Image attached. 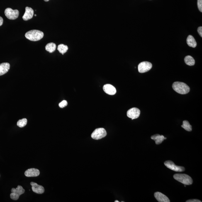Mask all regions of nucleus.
<instances>
[{
    "instance_id": "nucleus-30",
    "label": "nucleus",
    "mask_w": 202,
    "mask_h": 202,
    "mask_svg": "<svg viewBox=\"0 0 202 202\" xmlns=\"http://www.w3.org/2000/svg\"><path fill=\"white\" fill-rule=\"evenodd\" d=\"M35 16H36V14H35Z\"/></svg>"
},
{
    "instance_id": "nucleus-4",
    "label": "nucleus",
    "mask_w": 202,
    "mask_h": 202,
    "mask_svg": "<svg viewBox=\"0 0 202 202\" xmlns=\"http://www.w3.org/2000/svg\"><path fill=\"white\" fill-rule=\"evenodd\" d=\"M11 191L12 193L10 194V197L13 200H17L21 195L25 193V190L23 187L18 185L16 188H12Z\"/></svg>"
},
{
    "instance_id": "nucleus-7",
    "label": "nucleus",
    "mask_w": 202,
    "mask_h": 202,
    "mask_svg": "<svg viewBox=\"0 0 202 202\" xmlns=\"http://www.w3.org/2000/svg\"><path fill=\"white\" fill-rule=\"evenodd\" d=\"M164 165L168 169L171 170L176 172H181L185 170L184 167L181 166H178L175 164L173 161H167L164 162Z\"/></svg>"
},
{
    "instance_id": "nucleus-15",
    "label": "nucleus",
    "mask_w": 202,
    "mask_h": 202,
    "mask_svg": "<svg viewBox=\"0 0 202 202\" xmlns=\"http://www.w3.org/2000/svg\"><path fill=\"white\" fill-rule=\"evenodd\" d=\"M10 67V64L8 63H3L0 64V76L3 75L7 73Z\"/></svg>"
},
{
    "instance_id": "nucleus-11",
    "label": "nucleus",
    "mask_w": 202,
    "mask_h": 202,
    "mask_svg": "<svg viewBox=\"0 0 202 202\" xmlns=\"http://www.w3.org/2000/svg\"><path fill=\"white\" fill-rule=\"evenodd\" d=\"M103 90L106 94L110 95H115L116 93V88L111 84L105 85L103 86Z\"/></svg>"
},
{
    "instance_id": "nucleus-28",
    "label": "nucleus",
    "mask_w": 202,
    "mask_h": 202,
    "mask_svg": "<svg viewBox=\"0 0 202 202\" xmlns=\"http://www.w3.org/2000/svg\"><path fill=\"white\" fill-rule=\"evenodd\" d=\"M45 2H48V1H50V0H44Z\"/></svg>"
},
{
    "instance_id": "nucleus-16",
    "label": "nucleus",
    "mask_w": 202,
    "mask_h": 202,
    "mask_svg": "<svg viewBox=\"0 0 202 202\" xmlns=\"http://www.w3.org/2000/svg\"><path fill=\"white\" fill-rule=\"evenodd\" d=\"M151 139L155 141L157 145H159L162 143L164 140L167 139L166 137H164V135H160L159 134H156V135L152 136L151 137Z\"/></svg>"
},
{
    "instance_id": "nucleus-5",
    "label": "nucleus",
    "mask_w": 202,
    "mask_h": 202,
    "mask_svg": "<svg viewBox=\"0 0 202 202\" xmlns=\"http://www.w3.org/2000/svg\"><path fill=\"white\" fill-rule=\"evenodd\" d=\"M107 135V132L104 128H98L96 129L92 134H91V137L94 140H99L104 138Z\"/></svg>"
},
{
    "instance_id": "nucleus-26",
    "label": "nucleus",
    "mask_w": 202,
    "mask_h": 202,
    "mask_svg": "<svg viewBox=\"0 0 202 202\" xmlns=\"http://www.w3.org/2000/svg\"><path fill=\"white\" fill-rule=\"evenodd\" d=\"M186 202H201V201L199 200L196 199H192L188 200L186 201Z\"/></svg>"
},
{
    "instance_id": "nucleus-8",
    "label": "nucleus",
    "mask_w": 202,
    "mask_h": 202,
    "mask_svg": "<svg viewBox=\"0 0 202 202\" xmlns=\"http://www.w3.org/2000/svg\"><path fill=\"white\" fill-rule=\"evenodd\" d=\"M152 65L148 62H143L139 64L138 69L139 72L144 73L148 72L151 69Z\"/></svg>"
},
{
    "instance_id": "nucleus-14",
    "label": "nucleus",
    "mask_w": 202,
    "mask_h": 202,
    "mask_svg": "<svg viewBox=\"0 0 202 202\" xmlns=\"http://www.w3.org/2000/svg\"><path fill=\"white\" fill-rule=\"evenodd\" d=\"M154 196L157 201L159 202H170V200L165 195L162 193L156 192L154 193Z\"/></svg>"
},
{
    "instance_id": "nucleus-9",
    "label": "nucleus",
    "mask_w": 202,
    "mask_h": 202,
    "mask_svg": "<svg viewBox=\"0 0 202 202\" xmlns=\"http://www.w3.org/2000/svg\"><path fill=\"white\" fill-rule=\"evenodd\" d=\"M140 114V110L139 109L133 108L130 109L127 112V116L132 120L139 118Z\"/></svg>"
},
{
    "instance_id": "nucleus-20",
    "label": "nucleus",
    "mask_w": 202,
    "mask_h": 202,
    "mask_svg": "<svg viewBox=\"0 0 202 202\" xmlns=\"http://www.w3.org/2000/svg\"><path fill=\"white\" fill-rule=\"evenodd\" d=\"M57 50L60 53L63 55L64 54L67 52L68 50V47L67 45H64L63 44H61L59 45L58 46Z\"/></svg>"
},
{
    "instance_id": "nucleus-27",
    "label": "nucleus",
    "mask_w": 202,
    "mask_h": 202,
    "mask_svg": "<svg viewBox=\"0 0 202 202\" xmlns=\"http://www.w3.org/2000/svg\"><path fill=\"white\" fill-rule=\"evenodd\" d=\"M3 19L0 16V26H1L3 25Z\"/></svg>"
},
{
    "instance_id": "nucleus-1",
    "label": "nucleus",
    "mask_w": 202,
    "mask_h": 202,
    "mask_svg": "<svg viewBox=\"0 0 202 202\" xmlns=\"http://www.w3.org/2000/svg\"><path fill=\"white\" fill-rule=\"evenodd\" d=\"M25 36L28 40L32 41H38L43 38L44 34L40 30H33L27 32Z\"/></svg>"
},
{
    "instance_id": "nucleus-2",
    "label": "nucleus",
    "mask_w": 202,
    "mask_h": 202,
    "mask_svg": "<svg viewBox=\"0 0 202 202\" xmlns=\"http://www.w3.org/2000/svg\"><path fill=\"white\" fill-rule=\"evenodd\" d=\"M172 86L174 90L180 94H185L189 93L190 91L189 86L183 82H175Z\"/></svg>"
},
{
    "instance_id": "nucleus-19",
    "label": "nucleus",
    "mask_w": 202,
    "mask_h": 202,
    "mask_svg": "<svg viewBox=\"0 0 202 202\" xmlns=\"http://www.w3.org/2000/svg\"><path fill=\"white\" fill-rule=\"evenodd\" d=\"M185 62L187 65L190 66L194 65L195 61L194 59L191 56L188 55L185 57Z\"/></svg>"
},
{
    "instance_id": "nucleus-17",
    "label": "nucleus",
    "mask_w": 202,
    "mask_h": 202,
    "mask_svg": "<svg viewBox=\"0 0 202 202\" xmlns=\"http://www.w3.org/2000/svg\"><path fill=\"white\" fill-rule=\"evenodd\" d=\"M187 43L189 46L192 48H196L197 45L196 40L191 35L188 36L187 39Z\"/></svg>"
},
{
    "instance_id": "nucleus-18",
    "label": "nucleus",
    "mask_w": 202,
    "mask_h": 202,
    "mask_svg": "<svg viewBox=\"0 0 202 202\" xmlns=\"http://www.w3.org/2000/svg\"><path fill=\"white\" fill-rule=\"evenodd\" d=\"M56 48V45L54 43L48 44L45 47L46 50L50 53L54 52Z\"/></svg>"
},
{
    "instance_id": "nucleus-23",
    "label": "nucleus",
    "mask_w": 202,
    "mask_h": 202,
    "mask_svg": "<svg viewBox=\"0 0 202 202\" xmlns=\"http://www.w3.org/2000/svg\"><path fill=\"white\" fill-rule=\"evenodd\" d=\"M67 102L66 101H63L59 104V106L60 108H63L67 105Z\"/></svg>"
},
{
    "instance_id": "nucleus-3",
    "label": "nucleus",
    "mask_w": 202,
    "mask_h": 202,
    "mask_svg": "<svg viewBox=\"0 0 202 202\" xmlns=\"http://www.w3.org/2000/svg\"><path fill=\"white\" fill-rule=\"evenodd\" d=\"M175 179L185 185H189L192 184L193 180L187 174H176L173 176Z\"/></svg>"
},
{
    "instance_id": "nucleus-22",
    "label": "nucleus",
    "mask_w": 202,
    "mask_h": 202,
    "mask_svg": "<svg viewBox=\"0 0 202 202\" xmlns=\"http://www.w3.org/2000/svg\"><path fill=\"white\" fill-rule=\"evenodd\" d=\"M27 122L28 120L26 118H23L18 120L17 123V125L20 128H23L26 125Z\"/></svg>"
},
{
    "instance_id": "nucleus-29",
    "label": "nucleus",
    "mask_w": 202,
    "mask_h": 202,
    "mask_svg": "<svg viewBox=\"0 0 202 202\" xmlns=\"http://www.w3.org/2000/svg\"><path fill=\"white\" fill-rule=\"evenodd\" d=\"M115 202H119V201H118V200H116Z\"/></svg>"
},
{
    "instance_id": "nucleus-6",
    "label": "nucleus",
    "mask_w": 202,
    "mask_h": 202,
    "mask_svg": "<svg viewBox=\"0 0 202 202\" xmlns=\"http://www.w3.org/2000/svg\"><path fill=\"white\" fill-rule=\"evenodd\" d=\"M5 14L8 19L14 20L19 16V12L17 10H13L11 8H7L5 10Z\"/></svg>"
},
{
    "instance_id": "nucleus-10",
    "label": "nucleus",
    "mask_w": 202,
    "mask_h": 202,
    "mask_svg": "<svg viewBox=\"0 0 202 202\" xmlns=\"http://www.w3.org/2000/svg\"><path fill=\"white\" fill-rule=\"evenodd\" d=\"M30 185H31L32 190L33 192L38 194H42L44 192V188L42 186L40 185L37 183L33 182L30 183Z\"/></svg>"
},
{
    "instance_id": "nucleus-12",
    "label": "nucleus",
    "mask_w": 202,
    "mask_h": 202,
    "mask_svg": "<svg viewBox=\"0 0 202 202\" xmlns=\"http://www.w3.org/2000/svg\"><path fill=\"white\" fill-rule=\"evenodd\" d=\"M25 174L28 177H37L40 174V171L38 169L32 168L25 171Z\"/></svg>"
},
{
    "instance_id": "nucleus-24",
    "label": "nucleus",
    "mask_w": 202,
    "mask_h": 202,
    "mask_svg": "<svg viewBox=\"0 0 202 202\" xmlns=\"http://www.w3.org/2000/svg\"><path fill=\"white\" fill-rule=\"evenodd\" d=\"M197 5L199 11L202 12V0H197Z\"/></svg>"
},
{
    "instance_id": "nucleus-21",
    "label": "nucleus",
    "mask_w": 202,
    "mask_h": 202,
    "mask_svg": "<svg viewBox=\"0 0 202 202\" xmlns=\"http://www.w3.org/2000/svg\"><path fill=\"white\" fill-rule=\"evenodd\" d=\"M181 127L188 131H191L192 130V127L187 120H185L183 122Z\"/></svg>"
},
{
    "instance_id": "nucleus-13",
    "label": "nucleus",
    "mask_w": 202,
    "mask_h": 202,
    "mask_svg": "<svg viewBox=\"0 0 202 202\" xmlns=\"http://www.w3.org/2000/svg\"><path fill=\"white\" fill-rule=\"evenodd\" d=\"M34 11L32 8L26 7L25 8V12L23 16V19L25 21H28L33 18Z\"/></svg>"
},
{
    "instance_id": "nucleus-25",
    "label": "nucleus",
    "mask_w": 202,
    "mask_h": 202,
    "mask_svg": "<svg viewBox=\"0 0 202 202\" xmlns=\"http://www.w3.org/2000/svg\"><path fill=\"white\" fill-rule=\"evenodd\" d=\"M198 32L201 37H202V27H199L198 29Z\"/></svg>"
}]
</instances>
